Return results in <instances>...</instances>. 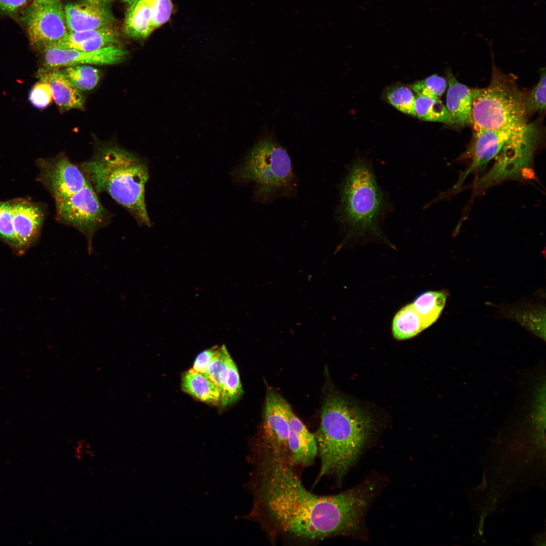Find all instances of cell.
<instances>
[{
  "label": "cell",
  "mask_w": 546,
  "mask_h": 546,
  "mask_svg": "<svg viewBox=\"0 0 546 546\" xmlns=\"http://www.w3.org/2000/svg\"><path fill=\"white\" fill-rule=\"evenodd\" d=\"M254 513L274 535L314 542L356 531L373 497L368 482L341 493L320 495L302 484L280 458L257 460Z\"/></svg>",
  "instance_id": "6da1fadb"
},
{
  "label": "cell",
  "mask_w": 546,
  "mask_h": 546,
  "mask_svg": "<svg viewBox=\"0 0 546 546\" xmlns=\"http://www.w3.org/2000/svg\"><path fill=\"white\" fill-rule=\"evenodd\" d=\"M373 427L371 416L358 404L340 394H329L314 435L321 459L316 482L328 475L340 482L355 462Z\"/></svg>",
  "instance_id": "7a4b0ae2"
},
{
  "label": "cell",
  "mask_w": 546,
  "mask_h": 546,
  "mask_svg": "<svg viewBox=\"0 0 546 546\" xmlns=\"http://www.w3.org/2000/svg\"><path fill=\"white\" fill-rule=\"evenodd\" d=\"M339 187L336 218L344 242L374 241L392 246L382 225L391 206L378 184L371 162L363 157L355 158Z\"/></svg>",
  "instance_id": "3957f363"
},
{
  "label": "cell",
  "mask_w": 546,
  "mask_h": 546,
  "mask_svg": "<svg viewBox=\"0 0 546 546\" xmlns=\"http://www.w3.org/2000/svg\"><path fill=\"white\" fill-rule=\"evenodd\" d=\"M81 168L96 192L107 193L140 225L151 226L145 200L148 169L141 158L117 145H100Z\"/></svg>",
  "instance_id": "277c9868"
},
{
  "label": "cell",
  "mask_w": 546,
  "mask_h": 546,
  "mask_svg": "<svg viewBox=\"0 0 546 546\" xmlns=\"http://www.w3.org/2000/svg\"><path fill=\"white\" fill-rule=\"evenodd\" d=\"M472 92L474 130L499 129L526 123L525 95L510 75L494 68L489 84Z\"/></svg>",
  "instance_id": "5b68a950"
},
{
  "label": "cell",
  "mask_w": 546,
  "mask_h": 546,
  "mask_svg": "<svg viewBox=\"0 0 546 546\" xmlns=\"http://www.w3.org/2000/svg\"><path fill=\"white\" fill-rule=\"evenodd\" d=\"M238 175L254 184L255 196L261 200L286 191L295 179L288 153L268 129L248 153Z\"/></svg>",
  "instance_id": "8992f818"
},
{
  "label": "cell",
  "mask_w": 546,
  "mask_h": 546,
  "mask_svg": "<svg viewBox=\"0 0 546 546\" xmlns=\"http://www.w3.org/2000/svg\"><path fill=\"white\" fill-rule=\"evenodd\" d=\"M537 138L535 125L526 123L504 146L488 172L477 181V190L511 178H533L532 163Z\"/></svg>",
  "instance_id": "52a82bcc"
},
{
  "label": "cell",
  "mask_w": 546,
  "mask_h": 546,
  "mask_svg": "<svg viewBox=\"0 0 546 546\" xmlns=\"http://www.w3.org/2000/svg\"><path fill=\"white\" fill-rule=\"evenodd\" d=\"M55 201L57 220L75 228L83 235L90 253L93 251L94 234L106 225L111 218L110 213L100 201L95 190L89 183L76 193Z\"/></svg>",
  "instance_id": "ba28073f"
},
{
  "label": "cell",
  "mask_w": 546,
  "mask_h": 546,
  "mask_svg": "<svg viewBox=\"0 0 546 546\" xmlns=\"http://www.w3.org/2000/svg\"><path fill=\"white\" fill-rule=\"evenodd\" d=\"M31 44L44 49L57 46L67 35L62 0H33L21 11Z\"/></svg>",
  "instance_id": "9c48e42d"
},
{
  "label": "cell",
  "mask_w": 546,
  "mask_h": 546,
  "mask_svg": "<svg viewBox=\"0 0 546 546\" xmlns=\"http://www.w3.org/2000/svg\"><path fill=\"white\" fill-rule=\"evenodd\" d=\"M292 411L289 404L281 395L274 390H268L257 460L280 458L288 462V436Z\"/></svg>",
  "instance_id": "30bf717a"
},
{
  "label": "cell",
  "mask_w": 546,
  "mask_h": 546,
  "mask_svg": "<svg viewBox=\"0 0 546 546\" xmlns=\"http://www.w3.org/2000/svg\"><path fill=\"white\" fill-rule=\"evenodd\" d=\"M126 7L123 31L129 38L143 39L170 19L171 0H119Z\"/></svg>",
  "instance_id": "8fae6325"
},
{
  "label": "cell",
  "mask_w": 546,
  "mask_h": 546,
  "mask_svg": "<svg viewBox=\"0 0 546 546\" xmlns=\"http://www.w3.org/2000/svg\"><path fill=\"white\" fill-rule=\"evenodd\" d=\"M38 179L55 201L67 197L84 188L89 181L84 173L64 153L51 158H40Z\"/></svg>",
  "instance_id": "7c38bea8"
},
{
  "label": "cell",
  "mask_w": 546,
  "mask_h": 546,
  "mask_svg": "<svg viewBox=\"0 0 546 546\" xmlns=\"http://www.w3.org/2000/svg\"><path fill=\"white\" fill-rule=\"evenodd\" d=\"M43 67L62 68L76 65H115L124 61L128 52L121 45L83 51L52 47L41 51Z\"/></svg>",
  "instance_id": "4fadbf2b"
},
{
  "label": "cell",
  "mask_w": 546,
  "mask_h": 546,
  "mask_svg": "<svg viewBox=\"0 0 546 546\" xmlns=\"http://www.w3.org/2000/svg\"><path fill=\"white\" fill-rule=\"evenodd\" d=\"M117 0H77L64 5L69 32L114 26L112 6Z\"/></svg>",
  "instance_id": "5bb4252c"
},
{
  "label": "cell",
  "mask_w": 546,
  "mask_h": 546,
  "mask_svg": "<svg viewBox=\"0 0 546 546\" xmlns=\"http://www.w3.org/2000/svg\"><path fill=\"white\" fill-rule=\"evenodd\" d=\"M526 123L499 129H475L469 149L471 162L460 182L471 172L480 170L499 154L503 148Z\"/></svg>",
  "instance_id": "9a60e30c"
},
{
  "label": "cell",
  "mask_w": 546,
  "mask_h": 546,
  "mask_svg": "<svg viewBox=\"0 0 546 546\" xmlns=\"http://www.w3.org/2000/svg\"><path fill=\"white\" fill-rule=\"evenodd\" d=\"M16 237L15 250L24 252L38 238L44 219V210L40 204L27 199L11 200Z\"/></svg>",
  "instance_id": "2e32d148"
},
{
  "label": "cell",
  "mask_w": 546,
  "mask_h": 546,
  "mask_svg": "<svg viewBox=\"0 0 546 546\" xmlns=\"http://www.w3.org/2000/svg\"><path fill=\"white\" fill-rule=\"evenodd\" d=\"M288 462L293 466H309L314 461L317 447L313 434L292 411L288 436Z\"/></svg>",
  "instance_id": "e0dca14e"
},
{
  "label": "cell",
  "mask_w": 546,
  "mask_h": 546,
  "mask_svg": "<svg viewBox=\"0 0 546 546\" xmlns=\"http://www.w3.org/2000/svg\"><path fill=\"white\" fill-rule=\"evenodd\" d=\"M37 77L49 84L53 99L61 111L83 109L84 99L81 92L71 84L60 68H41Z\"/></svg>",
  "instance_id": "ac0fdd59"
},
{
  "label": "cell",
  "mask_w": 546,
  "mask_h": 546,
  "mask_svg": "<svg viewBox=\"0 0 546 546\" xmlns=\"http://www.w3.org/2000/svg\"><path fill=\"white\" fill-rule=\"evenodd\" d=\"M121 45L120 34L114 26L84 31L69 32L57 46L63 49L83 51H95Z\"/></svg>",
  "instance_id": "d6986e66"
},
{
  "label": "cell",
  "mask_w": 546,
  "mask_h": 546,
  "mask_svg": "<svg viewBox=\"0 0 546 546\" xmlns=\"http://www.w3.org/2000/svg\"><path fill=\"white\" fill-rule=\"evenodd\" d=\"M447 82L445 106L454 123L459 125H472V89L458 81L451 72L447 73Z\"/></svg>",
  "instance_id": "ffe728a7"
},
{
  "label": "cell",
  "mask_w": 546,
  "mask_h": 546,
  "mask_svg": "<svg viewBox=\"0 0 546 546\" xmlns=\"http://www.w3.org/2000/svg\"><path fill=\"white\" fill-rule=\"evenodd\" d=\"M181 386L183 391L195 399L211 405H219L221 389L206 374L190 369L183 374Z\"/></svg>",
  "instance_id": "44dd1931"
},
{
  "label": "cell",
  "mask_w": 546,
  "mask_h": 546,
  "mask_svg": "<svg viewBox=\"0 0 546 546\" xmlns=\"http://www.w3.org/2000/svg\"><path fill=\"white\" fill-rule=\"evenodd\" d=\"M447 294L443 291H428L417 296L412 303L418 313L424 330L434 324L445 305Z\"/></svg>",
  "instance_id": "7402d4cb"
},
{
  "label": "cell",
  "mask_w": 546,
  "mask_h": 546,
  "mask_svg": "<svg viewBox=\"0 0 546 546\" xmlns=\"http://www.w3.org/2000/svg\"><path fill=\"white\" fill-rule=\"evenodd\" d=\"M423 330L421 318L412 303L402 307L393 316L391 331L393 337L397 340L411 339Z\"/></svg>",
  "instance_id": "603a6c76"
},
{
  "label": "cell",
  "mask_w": 546,
  "mask_h": 546,
  "mask_svg": "<svg viewBox=\"0 0 546 546\" xmlns=\"http://www.w3.org/2000/svg\"><path fill=\"white\" fill-rule=\"evenodd\" d=\"M416 116L431 122L456 125L446 106L438 97L418 96L415 99Z\"/></svg>",
  "instance_id": "cb8c5ba5"
},
{
  "label": "cell",
  "mask_w": 546,
  "mask_h": 546,
  "mask_svg": "<svg viewBox=\"0 0 546 546\" xmlns=\"http://www.w3.org/2000/svg\"><path fill=\"white\" fill-rule=\"evenodd\" d=\"M61 70L71 84L81 92L93 89L101 77L100 70L90 65H72Z\"/></svg>",
  "instance_id": "d4e9b609"
},
{
  "label": "cell",
  "mask_w": 546,
  "mask_h": 546,
  "mask_svg": "<svg viewBox=\"0 0 546 546\" xmlns=\"http://www.w3.org/2000/svg\"><path fill=\"white\" fill-rule=\"evenodd\" d=\"M385 97L388 102L400 112L416 116V97L411 88L404 85H395L386 89Z\"/></svg>",
  "instance_id": "484cf974"
},
{
  "label": "cell",
  "mask_w": 546,
  "mask_h": 546,
  "mask_svg": "<svg viewBox=\"0 0 546 546\" xmlns=\"http://www.w3.org/2000/svg\"><path fill=\"white\" fill-rule=\"evenodd\" d=\"M243 393L239 371L232 359L230 363L227 376L221 390L219 405L222 408L230 405L237 401Z\"/></svg>",
  "instance_id": "4316f807"
},
{
  "label": "cell",
  "mask_w": 546,
  "mask_h": 546,
  "mask_svg": "<svg viewBox=\"0 0 546 546\" xmlns=\"http://www.w3.org/2000/svg\"><path fill=\"white\" fill-rule=\"evenodd\" d=\"M232 358L224 345L219 346L207 371L208 377L221 390Z\"/></svg>",
  "instance_id": "83f0119b"
},
{
  "label": "cell",
  "mask_w": 546,
  "mask_h": 546,
  "mask_svg": "<svg viewBox=\"0 0 546 546\" xmlns=\"http://www.w3.org/2000/svg\"><path fill=\"white\" fill-rule=\"evenodd\" d=\"M545 69L541 70L537 83L529 92L525 95V104L527 115L545 110Z\"/></svg>",
  "instance_id": "f1b7e54d"
},
{
  "label": "cell",
  "mask_w": 546,
  "mask_h": 546,
  "mask_svg": "<svg viewBox=\"0 0 546 546\" xmlns=\"http://www.w3.org/2000/svg\"><path fill=\"white\" fill-rule=\"evenodd\" d=\"M447 84V80L437 74L414 82L410 86L418 96L440 97L444 93Z\"/></svg>",
  "instance_id": "f546056e"
},
{
  "label": "cell",
  "mask_w": 546,
  "mask_h": 546,
  "mask_svg": "<svg viewBox=\"0 0 546 546\" xmlns=\"http://www.w3.org/2000/svg\"><path fill=\"white\" fill-rule=\"evenodd\" d=\"M0 240L16 249L11 200L0 201Z\"/></svg>",
  "instance_id": "4dcf8cb0"
},
{
  "label": "cell",
  "mask_w": 546,
  "mask_h": 546,
  "mask_svg": "<svg viewBox=\"0 0 546 546\" xmlns=\"http://www.w3.org/2000/svg\"><path fill=\"white\" fill-rule=\"evenodd\" d=\"M53 99L51 88L46 82L39 80L29 92L28 100L37 109L46 108L52 102Z\"/></svg>",
  "instance_id": "1f68e13d"
},
{
  "label": "cell",
  "mask_w": 546,
  "mask_h": 546,
  "mask_svg": "<svg viewBox=\"0 0 546 546\" xmlns=\"http://www.w3.org/2000/svg\"><path fill=\"white\" fill-rule=\"evenodd\" d=\"M219 346L216 345L200 352L196 357L192 370L207 374L208 367L217 352Z\"/></svg>",
  "instance_id": "d6a6232c"
},
{
  "label": "cell",
  "mask_w": 546,
  "mask_h": 546,
  "mask_svg": "<svg viewBox=\"0 0 546 546\" xmlns=\"http://www.w3.org/2000/svg\"><path fill=\"white\" fill-rule=\"evenodd\" d=\"M28 0H0V12L14 14L21 12L27 5Z\"/></svg>",
  "instance_id": "836d02e7"
},
{
  "label": "cell",
  "mask_w": 546,
  "mask_h": 546,
  "mask_svg": "<svg viewBox=\"0 0 546 546\" xmlns=\"http://www.w3.org/2000/svg\"><path fill=\"white\" fill-rule=\"evenodd\" d=\"M31 1H33V0H31Z\"/></svg>",
  "instance_id": "e575fe53"
}]
</instances>
